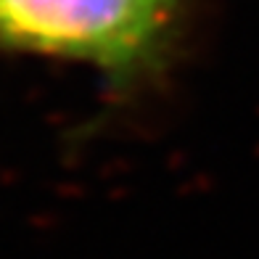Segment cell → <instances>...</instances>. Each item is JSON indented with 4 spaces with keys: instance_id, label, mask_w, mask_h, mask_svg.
Segmentation results:
<instances>
[{
    "instance_id": "1",
    "label": "cell",
    "mask_w": 259,
    "mask_h": 259,
    "mask_svg": "<svg viewBox=\"0 0 259 259\" xmlns=\"http://www.w3.org/2000/svg\"><path fill=\"white\" fill-rule=\"evenodd\" d=\"M188 0H0V53L93 66L133 93L175 56Z\"/></svg>"
}]
</instances>
